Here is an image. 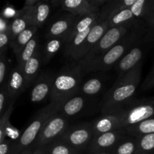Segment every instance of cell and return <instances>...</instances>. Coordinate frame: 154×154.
Segmentation results:
<instances>
[{"label":"cell","instance_id":"cell-1","mask_svg":"<svg viewBox=\"0 0 154 154\" xmlns=\"http://www.w3.org/2000/svg\"><path fill=\"white\" fill-rule=\"evenodd\" d=\"M142 65L141 62L121 78H117L105 93L102 105V115L114 114L134 100V95L141 81Z\"/></svg>","mask_w":154,"mask_h":154},{"label":"cell","instance_id":"cell-2","mask_svg":"<svg viewBox=\"0 0 154 154\" xmlns=\"http://www.w3.org/2000/svg\"><path fill=\"white\" fill-rule=\"evenodd\" d=\"M83 72L77 63L62 69L55 75L51 102L61 105L70 98L77 96L81 87Z\"/></svg>","mask_w":154,"mask_h":154},{"label":"cell","instance_id":"cell-3","mask_svg":"<svg viewBox=\"0 0 154 154\" xmlns=\"http://www.w3.org/2000/svg\"><path fill=\"white\" fill-rule=\"evenodd\" d=\"M143 29H135L129 32L120 42L110 49L103 57L95 63L88 70V72H107L111 69L135 46L142 43ZM87 72V73H88Z\"/></svg>","mask_w":154,"mask_h":154},{"label":"cell","instance_id":"cell-4","mask_svg":"<svg viewBox=\"0 0 154 154\" xmlns=\"http://www.w3.org/2000/svg\"><path fill=\"white\" fill-rule=\"evenodd\" d=\"M60 105L51 102L38 111L20 136L13 143V153L20 154L34 144L44 125L50 117L59 111Z\"/></svg>","mask_w":154,"mask_h":154},{"label":"cell","instance_id":"cell-5","mask_svg":"<svg viewBox=\"0 0 154 154\" xmlns=\"http://www.w3.org/2000/svg\"><path fill=\"white\" fill-rule=\"evenodd\" d=\"M132 29L125 27L111 28L101 38L93 49L81 60L76 63L81 68L83 74L87 73L88 70L95 63L102 58L110 49L118 43Z\"/></svg>","mask_w":154,"mask_h":154},{"label":"cell","instance_id":"cell-6","mask_svg":"<svg viewBox=\"0 0 154 154\" xmlns=\"http://www.w3.org/2000/svg\"><path fill=\"white\" fill-rule=\"evenodd\" d=\"M114 115L118 119L120 128L125 129L154 117V101L147 99L135 100L119 110Z\"/></svg>","mask_w":154,"mask_h":154},{"label":"cell","instance_id":"cell-7","mask_svg":"<svg viewBox=\"0 0 154 154\" xmlns=\"http://www.w3.org/2000/svg\"><path fill=\"white\" fill-rule=\"evenodd\" d=\"M68 117L59 111L53 114L46 122L32 148L42 149L60 138L69 127Z\"/></svg>","mask_w":154,"mask_h":154},{"label":"cell","instance_id":"cell-8","mask_svg":"<svg viewBox=\"0 0 154 154\" xmlns=\"http://www.w3.org/2000/svg\"><path fill=\"white\" fill-rule=\"evenodd\" d=\"M60 138L81 153L87 152L93 138V123L69 126Z\"/></svg>","mask_w":154,"mask_h":154},{"label":"cell","instance_id":"cell-9","mask_svg":"<svg viewBox=\"0 0 154 154\" xmlns=\"http://www.w3.org/2000/svg\"><path fill=\"white\" fill-rule=\"evenodd\" d=\"M127 135L124 129H120L93 137L87 153L96 154L111 151Z\"/></svg>","mask_w":154,"mask_h":154},{"label":"cell","instance_id":"cell-10","mask_svg":"<svg viewBox=\"0 0 154 154\" xmlns=\"http://www.w3.org/2000/svg\"><path fill=\"white\" fill-rule=\"evenodd\" d=\"M55 75L51 72H45L40 74L32 85L30 99L32 102H42L51 96Z\"/></svg>","mask_w":154,"mask_h":154},{"label":"cell","instance_id":"cell-11","mask_svg":"<svg viewBox=\"0 0 154 154\" xmlns=\"http://www.w3.org/2000/svg\"><path fill=\"white\" fill-rule=\"evenodd\" d=\"M78 16L72 14H65L57 18L50 25L47 30V37L60 38H63L66 42L68 35L70 33Z\"/></svg>","mask_w":154,"mask_h":154},{"label":"cell","instance_id":"cell-12","mask_svg":"<svg viewBox=\"0 0 154 154\" xmlns=\"http://www.w3.org/2000/svg\"><path fill=\"white\" fill-rule=\"evenodd\" d=\"M144 54V48L141 47V44L131 49L114 66L116 72L118 74L117 78H121L141 63Z\"/></svg>","mask_w":154,"mask_h":154},{"label":"cell","instance_id":"cell-13","mask_svg":"<svg viewBox=\"0 0 154 154\" xmlns=\"http://www.w3.org/2000/svg\"><path fill=\"white\" fill-rule=\"evenodd\" d=\"M109 29L114 27H125L129 29H143L144 23L138 20L132 13L130 8L123 9L111 15L108 20Z\"/></svg>","mask_w":154,"mask_h":154},{"label":"cell","instance_id":"cell-14","mask_svg":"<svg viewBox=\"0 0 154 154\" xmlns=\"http://www.w3.org/2000/svg\"><path fill=\"white\" fill-rule=\"evenodd\" d=\"M109 29L108 24L107 21L104 22H98L92 27L90 33L87 35L82 48H81L78 52V56L75 60V63H78L80 60H82L96 45L98 42L101 39V38L105 34L108 30Z\"/></svg>","mask_w":154,"mask_h":154},{"label":"cell","instance_id":"cell-15","mask_svg":"<svg viewBox=\"0 0 154 154\" xmlns=\"http://www.w3.org/2000/svg\"><path fill=\"white\" fill-rule=\"evenodd\" d=\"M6 84L11 99L16 100L17 98L27 88L23 71L17 66L14 68L11 71H10Z\"/></svg>","mask_w":154,"mask_h":154},{"label":"cell","instance_id":"cell-16","mask_svg":"<svg viewBox=\"0 0 154 154\" xmlns=\"http://www.w3.org/2000/svg\"><path fill=\"white\" fill-rule=\"evenodd\" d=\"M62 8L66 12L78 17L99 14L100 9L95 7L89 0H64L61 3Z\"/></svg>","mask_w":154,"mask_h":154},{"label":"cell","instance_id":"cell-17","mask_svg":"<svg viewBox=\"0 0 154 154\" xmlns=\"http://www.w3.org/2000/svg\"><path fill=\"white\" fill-rule=\"evenodd\" d=\"M42 48H38L32 57L25 64L23 68V73L26 77L27 88L32 86L36 79L39 76L41 66L42 64Z\"/></svg>","mask_w":154,"mask_h":154},{"label":"cell","instance_id":"cell-18","mask_svg":"<svg viewBox=\"0 0 154 154\" xmlns=\"http://www.w3.org/2000/svg\"><path fill=\"white\" fill-rule=\"evenodd\" d=\"M136 0H108L98 14V22L106 21L111 15L133 5Z\"/></svg>","mask_w":154,"mask_h":154},{"label":"cell","instance_id":"cell-19","mask_svg":"<svg viewBox=\"0 0 154 154\" xmlns=\"http://www.w3.org/2000/svg\"><path fill=\"white\" fill-rule=\"evenodd\" d=\"M32 26L29 11H18L17 16L12 20L9 23V34L11 38V44L16 39V38L23 32L26 29Z\"/></svg>","mask_w":154,"mask_h":154},{"label":"cell","instance_id":"cell-20","mask_svg":"<svg viewBox=\"0 0 154 154\" xmlns=\"http://www.w3.org/2000/svg\"><path fill=\"white\" fill-rule=\"evenodd\" d=\"M120 129V122L114 115H102L93 123V137Z\"/></svg>","mask_w":154,"mask_h":154},{"label":"cell","instance_id":"cell-21","mask_svg":"<svg viewBox=\"0 0 154 154\" xmlns=\"http://www.w3.org/2000/svg\"><path fill=\"white\" fill-rule=\"evenodd\" d=\"M29 11L32 26L41 28L46 22L51 13V2L39 1V2Z\"/></svg>","mask_w":154,"mask_h":154},{"label":"cell","instance_id":"cell-22","mask_svg":"<svg viewBox=\"0 0 154 154\" xmlns=\"http://www.w3.org/2000/svg\"><path fill=\"white\" fill-rule=\"evenodd\" d=\"M87 103V98L77 95L62 104L60 106L59 112L66 116V117H72L83 111L85 108Z\"/></svg>","mask_w":154,"mask_h":154},{"label":"cell","instance_id":"cell-23","mask_svg":"<svg viewBox=\"0 0 154 154\" xmlns=\"http://www.w3.org/2000/svg\"><path fill=\"white\" fill-rule=\"evenodd\" d=\"M40 46L39 35L38 32H37L35 35L34 37L31 39V41L26 45L25 48L21 51V52L16 57L17 66L20 69L23 70L26 63L34 56V54L38 50Z\"/></svg>","mask_w":154,"mask_h":154},{"label":"cell","instance_id":"cell-24","mask_svg":"<svg viewBox=\"0 0 154 154\" xmlns=\"http://www.w3.org/2000/svg\"><path fill=\"white\" fill-rule=\"evenodd\" d=\"M38 29L35 26H30L26 29L23 32L20 33L14 41L11 44L10 46L13 49L14 53L17 56L21 52L23 49L25 48L26 45L31 41L35 36V35L38 32Z\"/></svg>","mask_w":154,"mask_h":154},{"label":"cell","instance_id":"cell-25","mask_svg":"<svg viewBox=\"0 0 154 154\" xmlns=\"http://www.w3.org/2000/svg\"><path fill=\"white\" fill-rule=\"evenodd\" d=\"M64 43V39L60 38H48L45 46L42 48V63L44 65L48 64L58 51L61 48H63Z\"/></svg>","mask_w":154,"mask_h":154},{"label":"cell","instance_id":"cell-26","mask_svg":"<svg viewBox=\"0 0 154 154\" xmlns=\"http://www.w3.org/2000/svg\"><path fill=\"white\" fill-rule=\"evenodd\" d=\"M124 129L128 135L133 137L154 133V117L133 126L125 128Z\"/></svg>","mask_w":154,"mask_h":154},{"label":"cell","instance_id":"cell-27","mask_svg":"<svg viewBox=\"0 0 154 154\" xmlns=\"http://www.w3.org/2000/svg\"><path fill=\"white\" fill-rule=\"evenodd\" d=\"M40 150H42L45 154H82L60 138H58L49 145Z\"/></svg>","mask_w":154,"mask_h":154},{"label":"cell","instance_id":"cell-28","mask_svg":"<svg viewBox=\"0 0 154 154\" xmlns=\"http://www.w3.org/2000/svg\"><path fill=\"white\" fill-rule=\"evenodd\" d=\"M136 137L128 135L112 150V154H136Z\"/></svg>","mask_w":154,"mask_h":154},{"label":"cell","instance_id":"cell-29","mask_svg":"<svg viewBox=\"0 0 154 154\" xmlns=\"http://www.w3.org/2000/svg\"><path fill=\"white\" fill-rule=\"evenodd\" d=\"M136 154H154V133L136 137Z\"/></svg>","mask_w":154,"mask_h":154},{"label":"cell","instance_id":"cell-30","mask_svg":"<svg viewBox=\"0 0 154 154\" xmlns=\"http://www.w3.org/2000/svg\"><path fill=\"white\" fill-rule=\"evenodd\" d=\"M9 23L8 19L3 16L0 18V54L7 53L8 46L10 45L11 38L9 34Z\"/></svg>","mask_w":154,"mask_h":154},{"label":"cell","instance_id":"cell-31","mask_svg":"<svg viewBox=\"0 0 154 154\" xmlns=\"http://www.w3.org/2000/svg\"><path fill=\"white\" fill-rule=\"evenodd\" d=\"M102 86H103V84H102V80L97 78H92L81 85L80 93L87 96H96L98 93H100Z\"/></svg>","mask_w":154,"mask_h":154},{"label":"cell","instance_id":"cell-32","mask_svg":"<svg viewBox=\"0 0 154 154\" xmlns=\"http://www.w3.org/2000/svg\"><path fill=\"white\" fill-rule=\"evenodd\" d=\"M14 102L15 100L12 101L8 109L0 117V143L3 142L6 139L7 132L8 130L9 125H10L9 120H10V117L14 111Z\"/></svg>","mask_w":154,"mask_h":154},{"label":"cell","instance_id":"cell-33","mask_svg":"<svg viewBox=\"0 0 154 154\" xmlns=\"http://www.w3.org/2000/svg\"><path fill=\"white\" fill-rule=\"evenodd\" d=\"M150 3V0H136L135 4L130 7V9L135 17L143 23L146 14L148 11Z\"/></svg>","mask_w":154,"mask_h":154},{"label":"cell","instance_id":"cell-34","mask_svg":"<svg viewBox=\"0 0 154 154\" xmlns=\"http://www.w3.org/2000/svg\"><path fill=\"white\" fill-rule=\"evenodd\" d=\"M8 64L7 53L0 54V86L2 87L6 84L8 78Z\"/></svg>","mask_w":154,"mask_h":154},{"label":"cell","instance_id":"cell-35","mask_svg":"<svg viewBox=\"0 0 154 154\" xmlns=\"http://www.w3.org/2000/svg\"><path fill=\"white\" fill-rule=\"evenodd\" d=\"M0 91H1L0 93V116H2L8 109L13 100L11 99L10 96H9L7 84L1 87Z\"/></svg>","mask_w":154,"mask_h":154},{"label":"cell","instance_id":"cell-36","mask_svg":"<svg viewBox=\"0 0 154 154\" xmlns=\"http://www.w3.org/2000/svg\"><path fill=\"white\" fill-rule=\"evenodd\" d=\"M144 25L148 30L149 35L154 32V1H150L148 11L144 19Z\"/></svg>","mask_w":154,"mask_h":154},{"label":"cell","instance_id":"cell-37","mask_svg":"<svg viewBox=\"0 0 154 154\" xmlns=\"http://www.w3.org/2000/svg\"><path fill=\"white\" fill-rule=\"evenodd\" d=\"M13 143L11 140L5 139L3 142L0 143V154L13 153Z\"/></svg>","mask_w":154,"mask_h":154},{"label":"cell","instance_id":"cell-38","mask_svg":"<svg viewBox=\"0 0 154 154\" xmlns=\"http://www.w3.org/2000/svg\"><path fill=\"white\" fill-rule=\"evenodd\" d=\"M154 87V69L149 74L148 76L146 78L145 81L142 85V89L144 90H147L148 89Z\"/></svg>","mask_w":154,"mask_h":154},{"label":"cell","instance_id":"cell-39","mask_svg":"<svg viewBox=\"0 0 154 154\" xmlns=\"http://www.w3.org/2000/svg\"><path fill=\"white\" fill-rule=\"evenodd\" d=\"M40 0H26V1L24 2L23 6L21 8V10L23 11H28L30 10L31 8H34L38 3L39 2Z\"/></svg>","mask_w":154,"mask_h":154},{"label":"cell","instance_id":"cell-40","mask_svg":"<svg viewBox=\"0 0 154 154\" xmlns=\"http://www.w3.org/2000/svg\"><path fill=\"white\" fill-rule=\"evenodd\" d=\"M20 154H45V153L40 149H34L30 147V148L24 150Z\"/></svg>","mask_w":154,"mask_h":154},{"label":"cell","instance_id":"cell-41","mask_svg":"<svg viewBox=\"0 0 154 154\" xmlns=\"http://www.w3.org/2000/svg\"><path fill=\"white\" fill-rule=\"evenodd\" d=\"M96 154H112V153H111V151H108V152H102V153H99Z\"/></svg>","mask_w":154,"mask_h":154},{"label":"cell","instance_id":"cell-42","mask_svg":"<svg viewBox=\"0 0 154 154\" xmlns=\"http://www.w3.org/2000/svg\"><path fill=\"white\" fill-rule=\"evenodd\" d=\"M150 100H152V101H154V96H153V97L152 98H150Z\"/></svg>","mask_w":154,"mask_h":154}]
</instances>
